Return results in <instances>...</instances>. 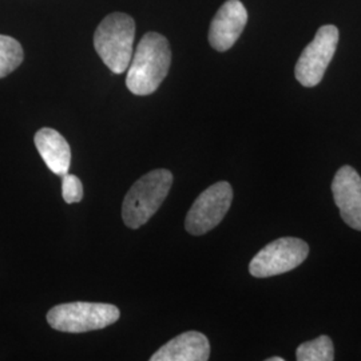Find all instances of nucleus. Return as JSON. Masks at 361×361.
Returning <instances> with one entry per match:
<instances>
[{"mask_svg": "<svg viewBox=\"0 0 361 361\" xmlns=\"http://www.w3.org/2000/svg\"><path fill=\"white\" fill-rule=\"evenodd\" d=\"M171 63L168 39L158 32H147L133 54L126 86L134 95H150L166 78Z\"/></svg>", "mask_w": 361, "mask_h": 361, "instance_id": "nucleus-1", "label": "nucleus"}, {"mask_svg": "<svg viewBox=\"0 0 361 361\" xmlns=\"http://www.w3.org/2000/svg\"><path fill=\"white\" fill-rule=\"evenodd\" d=\"M135 38V22L128 13L107 15L94 34V47L114 74L129 68Z\"/></svg>", "mask_w": 361, "mask_h": 361, "instance_id": "nucleus-2", "label": "nucleus"}, {"mask_svg": "<svg viewBox=\"0 0 361 361\" xmlns=\"http://www.w3.org/2000/svg\"><path fill=\"white\" fill-rule=\"evenodd\" d=\"M173 185V174L157 169L137 180L126 194L122 205V219L130 229H138L157 213L166 200Z\"/></svg>", "mask_w": 361, "mask_h": 361, "instance_id": "nucleus-3", "label": "nucleus"}, {"mask_svg": "<svg viewBox=\"0 0 361 361\" xmlns=\"http://www.w3.org/2000/svg\"><path fill=\"white\" fill-rule=\"evenodd\" d=\"M119 316L121 312L113 304L77 301L51 308L47 313V322L59 332L86 334L116 323Z\"/></svg>", "mask_w": 361, "mask_h": 361, "instance_id": "nucleus-4", "label": "nucleus"}, {"mask_svg": "<svg viewBox=\"0 0 361 361\" xmlns=\"http://www.w3.org/2000/svg\"><path fill=\"white\" fill-rule=\"evenodd\" d=\"M310 255V246L295 237H283L264 246L250 261L249 271L253 277L267 279L293 271Z\"/></svg>", "mask_w": 361, "mask_h": 361, "instance_id": "nucleus-5", "label": "nucleus"}, {"mask_svg": "<svg viewBox=\"0 0 361 361\" xmlns=\"http://www.w3.org/2000/svg\"><path fill=\"white\" fill-rule=\"evenodd\" d=\"M233 201L231 183L222 180L207 188L188 212L185 228L193 235H202L214 229L229 212Z\"/></svg>", "mask_w": 361, "mask_h": 361, "instance_id": "nucleus-6", "label": "nucleus"}, {"mask_svg": "<svg viewBox=\"0 0 361 361\" xmlns=\"http://www.w3.org/2000/svg\"><path fill=\"white\" fill-rule=\"evenodd\" d=\"M338 43V30L326 25L317 30L314 39L304 49L297 61L295 74L304 87H314L323 80Z\"/></svg>", "mask_w": 361, "mask_h": 361, "instance_id": "nucleus-7", "label": "nucleus"}, {"mask_svg": "<svg viewBox=\"0 0 361 361\" xmlns=\"http://www.w3.org/2000/svg\"><path fill=\"white\" fill-rule=\"evenodd\" d=\"M247 22V11L240 0H228L222 4L209 28V43L219 52L232 49L241 37Z\"/></svg>", "mask_w": 361, "mask_h": 361, "instance_id": "nucleus-8", "label": "nucleus"}, {"mask_svg": "<svg viewBox=\"0 0 361 361\" xmlns=\"http://www.w3.org/2000/svg\"><path fill=\"white\" fill-rule=\"evenodd\" d=\"M336 205L344 222L352 229L361 231V177L352 166L337 170L332 182Z\"/></svg>", "mask_w": 361, "mask_h": 361, "instance_id": "nucleus-9", "label": "nucleus"}, {"mask_svg": "<svg viewBox=\"0 0 361 361\" xmlns=\"http://www.w3.org/2000/svg\"><path fill=\"white\" fill-rule=\"evenodd\" d=\"M210 344L201 332H185L171 338L150 357L152 361H207Z\"/></svg>", "mask_w": 361, "mask_h": 361, "instance_id": "nucleus-10", "label": "nucleus"}, {"mask_svg": "<svg viewBox=\"0 0 361 361\" xmlns=\"http://www.w3.org/2000/svg\"><path fill=\"white\" fill-rule=\"evenodd\" d=\"M38 153L54 174L63 177L71 165V149L65 137L50 128H43L35 134Z\"/></svg>", "mask_w": 361, "mask_h": 361, "instance_id": "nucleus-11", "label": "nucleus"}, {"mask_svg": "<svg viewBox=\"0 0 361 361\" xmlns=\"http://www.w3.org/2000/svg\"><path fill=\"white\" fill-rule=\"evenodd\" d=\"M298 361H334L335 348L331 337L319 336L314 340L302 343L296 350Z\"/></svg>", "mask_w": 361, "mask_h": 361, "instance_id": "nucleus-12", "label": "nucleus"}, {"mask_svg": "<svg viewBox=\"0 0 361 361\" xmlns=\"http://www.w3.org/2000/svg\"><path fill=\"white\" fill-rule=\"evenodd\" d=\"M25 52L16 39L0 35V78L10 75L22 65Z\"/></svg>", "mask_w": 361, "mask_h": 361, "instance_id": "nucleus-13", "label": "nucleus"}, {"mask_svg": "<svg viewBox=\"0 0 361 361\" xmlns=\"http://www.w3.org/2000/svg\"><path fill=\"white\" fill-rule=\"evenodd\" d=\"M62 195L66 204H78L83 200V185L77 176L67 173L62 177Z\"/></svg>", "mask_w": 361, "mask_h": 361, "instance_id": "nucleus-14", "label": "nucleus"}, {"mask_svg": "<svg viewBox=\"0 0 361 361\" xmlns=\"http://www.w3.org/2000/svg\"><path fill=\"white\" fill-rule=\"evenodd\" d=\"M268 361H284V359L283 357H269Z\"/></svg>", "mask_w": 361, "mask_h": 361, "instance_id": "nucleus-15", "label": "nucleus"}]
</instances>
